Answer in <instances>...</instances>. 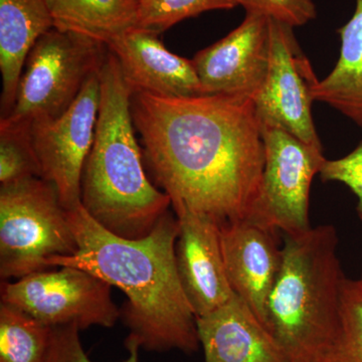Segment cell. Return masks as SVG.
<instances>
[{
	"mask_svg": "<svg viewBox=\"0 0 362 362\" xmlns=\"http://www.w3.org/2000/svg\"><path fill=\"white\" fill-rule=\"evenodd\" d=\"M131 111L145 168L173 207H187L220 226L251 216L265 166L252 100L136 93Z\"/></svg>",
	"mask_w": 362,
	"mask_h": 362,
	"instance_id": "1",
	"label": "cell"
},
{
	"mask_svg": "<svg viewBox=\"0 0 362 362\" xmlns=\"http://www.w3.org/2000/svg\"><path fill=\"white\" fill-rule=\"evenodd\" d=\"M68 216L78 251L51 259L47 265L83 269L126 295L120 309V319L129 330L126 349L197 351L201 347L197 316L176 268V216L168 211L149 235L135 240L109 232L82 206L68 211Z\"/></svg>",
	"mask_w": 362,
	"mask_h": 362,
	"instance_id": "2",
	"label": "cell"
},
{
	"mask_svg": "<svg viewBox=\"0 0 362 362\" xmlns=\"http://www.w3.org/2000/svg\"><path fill=\"white\" fill-rule=\"evenodd\" d=\"M133 92L108 49L100 71L94 141L83 168L81 204L107 230L141 239L168 211L171 199L149 180L135 136Z\"/></svg>",
	"mask_w": 362,
	"mask_h": 362,
	"instance_id": "3",
	"label": "cell"
},
{
	"mask_svg": "<svg viewBox=\"0 0 362 362\" xmlns=\"http://www.w3.org/2000/svg\"><path fill=\"white\" fill-rule=\"evenodd\" d=\"M283 262L265 326L290 362H323L339 324L345 277L332 225L282 235Z\"/></svg>",
	"mask_w": 362,
	"mask_h": 362,
	"instance_id": "4",
	"label": "cell"
},
{
	"mask_svg": "<svg viewBox=\"0 0 362 362\" xmlns=\"http://www.w3.org/2000/svg\"><path fill=\"white\" fill-rule=\"evenodd\" d=\"M78 251L68 211L42 178L0 187V277L21 279Z\"/></svg>",
	"mask_w": 362,
	"mask_h": 362,
	"instance_id": "5",
	"label": "cell"
},
{
	"mask_svg": "<svg viewBox=\"0 0 362 362\" xmlns=\"http://www.w3.org/2000/svg\"><path fill=\"white\" fill-rule=\"evenodd\" d=\"M107 54L104 42L52 28L30 49L13 109L0 121L32 125L65 113L101 70Z\"/></svg>",
	"mask_w": 362,
	"mask_h": 362,
	"instance_id": "6",
	"label": "cell"
},
{
	"mask_svg": "<svg viewBox=\"0 0 362 362\" xmlns=\"http://www.w3.org/2000/svg\"><path fill=\"white\" fill-rule=\"evenodd\" d=\"M37 272L16 282L2 281L1 303L21 309L49 326L111 328L121 318L112 299V286L76 267Z\"/></svg>",
	"mask_w": 362,
	"mask_h": 362,
	"instance_id": "7",
	"label": "cell"
},
{
	"mask_svg": "<svg viewBox=\"0 0 362 362\" xmlns=\"http://www.w3.org/2000/svg\"><path fill=\"white\" fill-rule=\"evenodd\" d=\"M261 128L265 166L258 199L247 218L282 235L306 232L311 228L312 181L326 160L322 148L307 144L284 130Z\"/></svg>",
	"mask_w": 362,
	"mask_h": 362,
	"instance_id": "8",
	"label": "cell"
},
{
	"mask_svg": "<svg viewBox=\"0 0 362 362\" xmlns=\"http://www.w3.org/2000/svg\"><path fill=\"white\" fill-rule=\"evenodd\" d=\"M294 28L270 20V62L265 83L254 106L261 127L284 130L322 148L312 117V86L316 78L299 49Z\"/></svg>",
	"mask_w": 362,
	"mask_h": 362,
	"instance_id": "9",
	"label": "cell"
},
{
	"mask_svg": "<svg viewBox=\"0 0 362 362\" xmlns=\"http://www.w3.org/2000/svg\"><path fill=\"white\" fill-rule=\"evenodd\" d=\"M99 103L100 71L90 78L65 113L32 123L42 178L56 187L66 211L82 206L81 181L94 141Z\"/></svg>",
	"mask_w": 362,
	"mask_h": 362,
	"instance_id": "10",
	"label": "cell"
},
{
	"mask_svg": "<svg viewBox=\"0 0 362 362\" xmlns=\"http://www.w3.org/2000/svg\"><path fill=\"white\" fill-rule=\"evenodd\" d=\"M269 62L270 18L258 13H246L238 28L192 59L204 95L252 101L265 83Z\"/></svg>",
	"mask_w": 362,
	"mask_h": 362,
	"instance_id": "11",
	"label": "cell"
},
{
	"mask_svg": "<svg viewBox=\"0 0 362 362\" xmlns=\"http://www.w3.org/2000/svg\"><path fill=\"white\" fill-rule=\"evenodd\" d=\"M180 233L175 245L176 268L195 316L211 313L235 294L226 275L220 226L187 207H173Z\"/></svg>",
	"mask_w": 362,
	"mask_h": 362,
	"instance_id": "12",
	"label": "cell"
},
{
	"mask_svg": "<svg viewBox=\"0 0 362 362\" xmlns=\"http://www.w3.org/2000/svg\"><path fill=\"white\" fill-rule=\"evenodd\" d=\"M220 232L226 275L233 292L265 325L269 297L282 267L281 233L251 218L221 226Z\"/></svg>",
	"mask_w": 362,
	"mask_h": 362,
	"instance_id": "13",
	"label": "cell"
},
{
	"mask_svg": "<svg viewBox=\"0 0 362 362\" xmlns=\"http://www.w3.org/2000/svg\"><path fill=\"white\" fill-rule=\"evenodd\" d=\"M158 35L136 26L107 44L133 94L169 98L204 95L192 59L168 51Z\"/></svg>",
	"mask_w": 362,
	"mask_h": 362,
	"instance_id": "14",
	"label": "cell"
},
{
	"mask_svg": "<svg viewBox=\"0 0 362 362\" xmlns=\"http://www.w3.org/2000/svg\"><path fill=\"white\" fill-rule=\"evenodd\" d=\"M197 327L204 362H290L270 331L237 294L220 308L197 317Z\"/></svg>",
	"mask_w": 362,
	"mask_h": 362,
	"instance_id": "15",
	"label": "cell"
},
{
	"mask_svg": "<svg viewBox=\"0 0 362 362\" xmlns=\"http://www.w3.org/2000/svg\"><path fill=\"white\" fill-rule=\"evenodd\" d=\"M52 28L54 23L45 0H0L1 118L13 109L30 49Z\"/></svg>",
	"mask_w": 362,
	"mask_h": 362,
	"instance_id": "16",
	"label": "cell"
},
{
	"mask_svg": "<svg viewBox=\"0 0 362 362\" xmlns=\"http://www.w3.org/2000/svg\"><path fill=\"white\" fill-rule=\"evenodd\" d=\"M351 18L338 30L340 54L337 65L312 86L314 101L322 102L362 128V0H354Z\"/></svg>",
	"mask_w": 362,
	"mask_h": 362,
	"instance_id": "17",
	"label": "cell"
},
{
	"mask_svg": "<svg viewBox=\"0 0 362 362\" xmlns=\"http://www.w3.org/2000/svg\"><path fill=\"white\" fill-rule=\"evenodd\" d=\"M54 28L108 44L136 28L139 0H45Z\"/></svg>",
	"mask_w": 362,
	"mask_h": 362,
	"instance_id": "18",
	"label": "cell"
},
{
	"mask_svg": "<svg viewBox=\"0 0 362 362\" xmlns=\"http://www.w3.org/2000/svg\"><path fill=\"white\" fill-rule=\"evenodd\" d=\"M52 329L16 307L0 304V362L47 361Z\"/></svg>",
	"mask_w": 362,
	"mask_h": 362,
	"instance_id": "19",
	"label": "cell"
},
{
	"mask_svg": "<svg viewBox=\"0 0 362 362\" xmlns=\"http://www.w3.org/2000/svg\"><path fill=\"white\" fill-rule=\"evenodd\" d=\"M42 178L32 125L0 121V187Z\"/></svg>",
	"mask_w": 362,
	"mask_h": 362,
	"instance_id": "20",
	"label": "cell"
},
{
	"mask_svg": "<svg viewBox=\"0 0 362 362\" xmlns=\"http://www.w3.org/2000/svg\"><path fill=\"white\" fill-rule=\"evenodd\" d=\"M323 362H362V281L346 278L339 324Z\"/></svg>",
	"mask_w": 362,
	"mask_h": 362,
	"instance_id": "21",
	"label": "cell"
},
{
	"mask_svg": "<svg viewBox=\"0 0 362 362\" xmlns=\"http://www.w3.org/2000/svg\"><path fill=\"white\" fill-rule=\"evenodd\" d=\"M235 6V0H140L137 26L161 33L206 11Z\"/></svg>",
	"mask_w": 362,
	"mask_h": 362,
	"instance_id": "22",
	"label": "cell"
},
{
	"mask_svg": "<svg viewBox=\"0 0 362 362\" xmlns=\"http://www.w3.org/2000/svg\"><path fill=\"white\" fill-rule=\"evenodd\" d=\"M246 13H258L270 20L297 28L317 16L313 0H235Z\"/></svg>",
	"mask_w": 362,
	"mask_h": 362,
	"instance_id": "23",
	"label": "cell"
},
{
	"mask_svg": "<svg viewBox=\"0 0 362 362\" xmlns=\"http://www.w3.org/2000/svg\"><path fill=\"white\" fill-rule=\"evenodd\" d=\"M319 175L323 181L343 183L356 195L357 214L362 221V141L341 158L326 159Z\"/></svg>",
	"mask_w": 362,
	"mask_h": 362,
	"instance_id": "24",
	"label": "cell"
},
{
	"mask_svg": "<svg viewBox=\"0 0 362 362\" xmlns=\"http://www.w3.org/2000/svg\"><path fill=\"white\" fill-rule=\"evenodd\" d=\"M129 357L123 362H139V349H130ZM45 362H93L83 349L80 330L75 326H61L52 329L51 346Z\"/></svg>",
	"mask_w": 362,
	"mask_h": 362,
	"instance_id": "25",
	"label": "cell"
},
{
	"mask_svg": "<svg viewBox=\"0 0 362 362\" xmlns=\"http://www.w3.org/2000/svg\"><path fill=\"white\" fill-rule=\"evenodd\" d=\"M361 281H362V272H361Z\"/></svg>",
	"mask_w": 362,
	"mask_h": 362,
	"instance_id": "26",
	"label": "cell"
},
{
	"mask_svg": "<svg viewBox=\"0 0 362 362\" xmlns=\"http://www.w3.org/2000/svg\"><path fill=\"white\" fill-rule=\"evenodd\" d=\"M139 1H140V0H139Z\"/></svg>",
	"mask_w": 362,
	"mask_h": 362,
	"instance_id": "27",
	"label": "cell"
}]
</instances>
